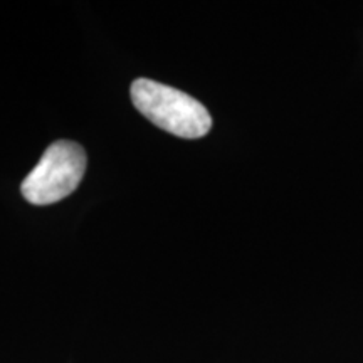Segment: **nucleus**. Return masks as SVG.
Here are the masks:
<instances>
[{
    "label": "nucleus",
    "instance_id": "nucleus-1",
    "mask_svg": "<svg viewBox=\"0 0 363 363\" xmlns=\"http://www.w3.org/2000/svg\"><path fill=\"white\" fill-rule=\"evenodd\" d=\"M136 110L158 128L180 138H201L211 131L212 118L201 101L172 86L150 79L131 84Z\"/></svg>",
    "mask_w": 363,
    "mask_h": 363
},
{
    "label": "nucleus",
    "instance_id": "nucleus-2",
    "mask_svg": "<svg viewBox=\"0 0 363 363\" xmlns=\"http://www.w3.org/2000/svg\"><path fill=\"white\" fill-rule=\"evenodd\" d=\"M84 172V150L69 140H59L45 150L40 162L22 182V195L34 206L59 202L79 187Z\"/></svg>",
    "mask_w": 363,
    "mask_h": 363
}]
</instances>
